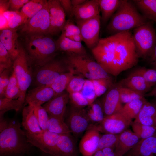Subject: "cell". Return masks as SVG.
Instances as JSON below:
<instances>
[{
	"label": "cell",
	"mask_w": 156,
	"mask_h": 156,
	"mask_svg": "<svg viewBox=\"0 0 156 156\" xmlns=\"http://www.w3.org/2000/svg\"><path fill=\"white\" fill-rule=\"evenodd\" d=\"M29 59L24 48L20 44L19 53L14 61L12 68L17 79L21 95L18 99L24 103L26 91L32 80V73L29 64Z\"/></svg>",
	"instance_id": "52a82bcc"
},
{
	"label": "cell",
	"mask_w": 156,
	"mask_h": 156,
	"mask_svg": "<svg viewBox=\"0 0 156 156\" xmlns=\"http://www.w3.org/2000/svg\"><path fill=\"white\" fill-rule=\"evenodd\" d=\"M28 141L33 146L39 149L43 153L55 156H60L57 148L59 135L43 130L35 134L25 131Z\"/></svg>",
	"instance_id": "30bf717a"
},
{
	"label": "cell",
	"mask_w": 156,
	"mask_h": 156,
	"mask_svg": "<svg viewBox=\"0 0 156 156\" xmlns=\"http://www.w3.org/2000/svg\"><path fill=\"white\" fill-rule=\"evenodd\" d=\"M154 126L156 127V115L154 119Z\"/></svg>",
	"instance_id": "94428289"
},
{
	"label": "cell",
	"mask_w": 156,
	"mask_h": 156,
	"mask_svg": "<svg viewBox=\"0 0 156 156\" xmlns=\"http://www.w3.org/2000/svg\"><path fill=\"white\" fill-rule=\"evenodd\" d=\"M147 59H148L151 64L156 62V42L152 51Z\"/></svg>",
	"instance_id": "f5cc1de1"
},
{
	"label": "cell",
	"mask_w": 156,
	"mask_h": 156,
	"mask_svg": "<svg viewBox=\"0 0 156 156\" xmlns=\"http://www.w3.org/2000/svg\"><path fill=\"white\" fill-rule=\"evenodd\" d=\"M13 61L6 49L0 42V73L6 69L11 68Z\"/></svg>",
	"instance_id": "7bdbcfd3"
},
{
	"label": "cell",
	"mask_w": 156,
	"mask_h": 156,
	"mask_svg": "<svg viewBox=\"0 0 156 156\" xmlns=\"http://www.w3.org/2000/svg\"><path fill=\"white\" fill-rule=\"evenodd\" d=\"M21 95L18 81L15 74L13 71L5 90V97L12 99H18L20 97Z\"/></svg>",
	"instance_id": "d590c367"
},
{
	"label": "cell",
	"mask_w": 156,
	"mask_h": 156,
	"mask_svg": "<svg viewBox=\"0 0 156 156\" xmlns=\"http://www.w3.org/2000/svg\"><path fill=\"white\" fill-rule=\"evenodd\" d=\"M86 79L83 77L78 75H74L69 82L66 89L68 94L80 92Z\"/></svg>",
	"instance_id": "ee69618b"
},
{
	"label": "cell",
	"mask_w": 156,
	"mask_h": 156,
	"mask_svg": "<svg viewBox=\"0 0 156 156\" xmlns=\"http://www.w3.org/2000/svg\"><path fill=\"white\" fill-rule=\"evenodd\" d=\"M74 75L70 71L64 73L60 75L50 86L55 93V96L64 92Z\"/></svg>",
	"instance_id": "e575fe53"
},
{
	"label": "cell",
	"mask_w": 156,
	"mask_h": 156,
	"mask_svg": "<svg viewBox=\"0 0 156 156\" xmlns=\"http://www.w3.org/2000/svg\"><path fill=\"white\" fill-rule=\"evenodd\" d=\"M92 156H105V155L102 150H98Z\"/></svg>",
	"instance_id": "6f0895ef"
},
{
	"label": "cell",
	"mask_w": 156,
	"mask_h": 156,
	"mask_svg": "<svg viewBox=\"0 0 156 156\" xmlns=\"http://www.w3.org/2000/svg\"><path fill=\"white\" fill-rule=\"evenodd\" d=\"M22 125L25 131L35 134L42 131L34 113V107L30 105L23 107L22 112Z\"/></svg>",
	"instance_id": "cb8c5ba5"
},
{
	"label": "cell",
	"mask_w": 156,
	"mask_h": 156,
	"mask_svg": "<svg viewBox=\"0 0 156 156\" xmlns=\"http://www.w3.org/2000/svg\"><path fill=\"white\" fill-rule=\"evenodd\" d=\"M32 146L18 122L0 120V156H25L31 153Z\"/></svg>",
	"instance_id": "7a4b0ae2"
},
{
	"label": "cell",
	"mask_w": 156,
	"mask_h": 156,
	"mask_svg": "<svg viewBox=\"0 0 156 156\" xmlns=\"http://www.w3.org/2000/svg\"><path fill=\"white\" fill-rule=\"evenodd\" d=\"M133 38L136 51L139 57L147 58L156 42V34L150 22L134 29Z\"/></svg>",
	"instance_id": "8992f818"
},
{
	"label": "cell",
	"mask_w": 156,
	"mask_h": 156,
	"mask_svg": "<svg viewBox=\"0 0 156 156\" xmlns=\"http://www.w3.org/2000/svg\"><path fill=\"white\" fill-rule=\"evenodd\" d=\"M67 121L71 133L77 137L93 125L88 116L86 110L83 108L73 106L71 107Z\"/></svg>",
	"instance_id": "4fadbf2b"
},
{
	"label": "cell",
	"mask_w": 156,
	"mask_h": 156,
	"mask_svg": "<svg viewBox=\"0 0 156 156\" xmlns=\"http://www.w3.org/2000/svg\"><path fill=\"white\" fill-rule=\"evenodd\" d=\"M43 155L41 156H55L53 155L49 154L43 153Z\"/></svg>",
	"instance_id": "91938a15"
},
{
	"label": "cell",
	"mask_w": 156,
	"mask_h": 156,
	"mask_svg": "<svg viewBox=\"0 0 156 156\" xmlns=\"http://www.w3.org/2000/svg\"><path fill=\"white\" fill-rule=\"evenodd\" d=\"M120 91L122 103L126 104L135 100L145 97L144 94L122 87L120 85Z\"/></svg>",
	"instance_id": "f35d334b"
},
{
	"label": "cell",
	"mask_w": 156,
	"mask_h": 156,
	"mask_svg": "<svg viewBox=\"0 0 156 156\" xmlns=\"http://www.w3.org/2000/svg\"><path fill=\"white\" fill-rule=\"evenodd\" d=\"M65 62L69 71L74 75L91 80L110 77L99 64L87 54H68Z\"/></svg>",
	"instance_id": "5b68a950"
},
{
	"label": "cell",
	"mask_w": 156,
	"mask_h": 156,
	"mask_svg": "<svg viewBox=\"0 0 156 156\" xmlns=\"http://www.w3.org/2000/svg\"><path fill=\"white\" fill-rule=\"evenodd\" d=\"M34 113L41 129L43 131L47 130L49 118L47 112L43 106L40 105L34 107Z\"/></svg>",
	"instance_id": "7dc6e473"
},
{
	"label": "cell",
	"mask_w": 156,
	"mask_h": 156,
	"mask_svg": "<svg viewBox=\"0 0 156 156\" xmlns=\"http://www.w3.org/2000/svg\"><path fill=\"white\" fill-rule=\"evenodd\" d=\"M133 131L140 139L151 137L156 133V127L133 122L131 125Z\"/></svg>",
	"instance_id": "8d00e7d4"
},
{
	"label": "cell",
	"mask_w": 156,
	"mask_h": 156,
	"mask_svg": "<svg viewBox=\"0 0 156 156\" xmlns=\"http://www.w3.org/2000/svg\"><path fill=\"white\" fill-rule=\"evenodd\" d=\"M146 19L140 14L131 1L122 0L106 29L114 34L128 31L145 24Z\"/></svg>",
	"instance_id": "277c9868"
},
{
	"label": "cell",
	"mask_w": 156,
	"mask_h": 156,
	"mask_svg": "<svg viewBox=\"0 0 156 156\" xmlns=\"http://www.w3.org/2000/svg\"><path fill=\"white\" fill-rule=\"evenodd\" d=\"M125 155V156L156 155V133L149 137L140 139Z\"/></svg>",
	"instance_id": "d6986e66"
},
{
	"label": "cell",
	"mask_w": 156,
	"mask_h": 156,
	"mask_svg": "<svg viewBox=\"0 0 156 156\" xmlns=\"http://www.w3.org/2000/svg\"><path fill=\"white\" fill-rule=\"evenodd\" d=\"M154 104L155 105H156V99L154 101V102H153Z\"/></svg>",
	"instance_id": "6125c7cd"
},
{
	"label": "cell",
	"mask_w": 156,
	"mask_h": 156,
	"mask_svg": "<svg viewBox=\"0 0 156 156\" xmlns=\"http://www.w3.org/2000/svg\"><path fill=\"white\" fill-rule=\"evenodd\" d=\"M132 1L145 18L156 22V0H135Z\"/></svg>",
	"instance_id": "f1b7e54d"
},
{
	"label": "cell",
	"mask_w": 156,
	"mask_h": 156,
	"mask_svg": "<svg viewBox=\"0 0 156 156\" xmlns=\"http://www.w3.org/2000/svg\"><path fill=\"white\" fill-rule=\"evenodd\" d=\"M47 1L46 0H30L21 9L20 12L27 20L42 9Z\"/></svg>",
	"instance_id": "1f68e13d"
},
{
	"label": "cell",
	"mask_w": 156,
	"mask_h": 156,
	"mask_svg": "<svg viewBox=\"0 0 156 156\" xmlns=\"http://www.w3.org/2000/svg\"><path fill=\"white\" fill-rule=\"evenodd\" d=\"M122 0H98L101 16V20L106 23L112 16L120 6Z\"/></svg>",
	"instance_id": "83f0119b"
},
{
	"label": "cell",
	"mask_w": 156,
	"mask_h": 156,
	"mask_svg": "<svg viewBox=\"0 0 156 156\" xmlns=\"http://www.w3.org/2000/svg\"><path fill=\"white\" fill-rule=\"evenodd\" d=\"M50 26L48 1L42 9L23 24L20 31L25 36L33 34H49Z\"/></svg>",
	"instance_id": "9c48e42d"
},
{
	"label": "cell",
	"mask_w": 156,
	"mask_h": 156,
	"mask_svg": "<svg viewBox=\"0 0 156 156\" xmlns=\"http://www.w3.org/2000/svg\"><path fill=\"white\" fill-rule=\"evenodd\" d=\"M153 67V68L156 70V62L153 63L151 64Z\"/></svg>",
	"instance_id": "680465c9"
},
{
	"label": "cell",
	"mask_w": 156,
	"mask_h": 156,
	"mask_svg": "<svg viewBox=\"0 0 156 156\" xmlns=\"http://www.w3.org/2000/svg\"><path fill=\"white\" fill-rule=\"evenodd\" d=\"M51 36L41 34L25 36V50L28 57L38 67L52 61L58 50L56 41Z\"/></svg>",
	"instance_id": "3957f363"
},
{
	"label": "cell",
	"mask_w": 156,
	"mask_h": 156,
	"mask_svg": "<svg viewBox=\"0 0 156 156\" xmlns=\"http://www.w3.org/2000/svg\"><path fill=\"white\" fill-rule=\"evenodd\" d=\"M132 122L123 110L105 117L102 123L96 127L99 131L118 134L128 129Z\"/></svg>",
	"instance_id": "8fae6325"
},
{
	"label": "cell",
	"mask_w": 156,
	"mask_h": 156,
	"mask_svg": "<svg viewBox=\"0 0 156 156\" xmlns=\"http://www.w3.org/2000/svg\"><path fill=\"white\" fill-rule=\"evenodd\" d=\"M147 101L145 97L135 100L125 104L123 106V110L131 119H135Z\"/></svg>",
	"instance_id": "74e56055"
},
{
	"label": "cell",
	"mask_w": 156,
	"mask_h": 156,
	"mask_svg": "<svg viewBox=\"0 0 156 156\" xmlns=\"http://www.w3.org/2000/svg\"><path fill=\"white\" fill-rule=\"evenodd\" d=\"M120 88L119 83L113 84L103 99L101 104L105 117L123 110Z\"/></svg>",
	"instance_id": "5bb4252c"
},
{
	"label": "cell",
	"mask_w": 156,
	"mask_h": 156,
	"mask_svg": "<svg viewBox=\"0 0 156 156\" xmlns=\"http://www.w3.org/2000/svg\"><path fill=\"white\" fill-rule=\"evenodd\" d=\"M119 134L105 133L101 135L99 144L98 150L107 147L112 148L115 149L117 143Z\"/></svg>",
	"instance_id": "60d3db41"
},
{
	"label": "cell",
	"mask_w": 156,
	"mask_h": 156,
	"mask_svg": "<svg viewBox=\"0 0 156 156\" xmlns=\"http://www.w3.org/2000/svg\"><path fill=\"white\" fill-rule=\"evenodd\" d=\"M61 34L70 39L74 36L81 35L79 27L70 19L66 21Z\"/></svg>",
	"instance_id": "bcb514c9"
},
{
	"label": "cell",
	"mask_w": 156,
	"mask_h": 156,
	"mask_svg": "<svg viewBox=\"0 0 156 156\" xmlns=\"http://www.w3.org/2000/svg\"><path fill=\"white\" fill-rule=\"evenodd\" d=\"M50 26L49 35H56L61 31L66 21V14L59 0H48Z\"/></svg>",
	"instance_id": "9a60e30c"
},
{
	"label": "cell",
	"mask_w": 156,
	"mask_h": 156,
	"mask_svg": "<svg viewBox=\"0 0 156 156\" xmlns=\"http://www.w3.org/2000/svg\"><path fill=\"white\" fill-rule=\"evenodd\" d=\"M16 29L7 28L0 31V42L6 49L14 61L19 53L20 44Z\"/></svg>",
	"instance_id": "ffe728a7"
},
{
	"label": "cell",
	"mask_w": 156,
	"mask_h": 156,
	"mask_svg": "<svg viewBox=\"0 0 156 156\" xmlns=\"http://www.w3.org/2000/svg\"><path fill=\"white\" fill-rule=\"evenodd\" d=\"M118 83L122 87L145 94L149 92L153 86L148 83L141 76L132 72Z\"/></svg>",
	"instance_id": "603a6c76"
},
{
	"label": "cell",
	"mask_w": 156,
	"mask_h": 156,
	"mask_svg": "<svg viewBox=\"0 0 156 156\" xmlns=\"http://www.w3.org/2000/svg\"><path fill=\"white\" fill-rule=\"evenodd\" d=\"M0 12L3 14L8 21V28H16L26 22L27 20L20 11L5 10L0 8Z\"/></svg>",
	"instance_id": "4dcf8cb0"
},
{
	"label": "cell",
	"mask_w": 156,
	"mask_h": 156,
	"mask_svg": "<svg viewBox=\"0 0 156 156\" xmlns=\"http://www.w3.org/2000/svg\"><path fill=\"white\" fill-rule=\"evenodd\" d=\"M69 100V94L63 92L47 102L43 107L49 115L63 118Z\"/></svg>",
	"instance_id": "44dd1931"
},
{
	"label": "cell",
	"mask_w": 156,
	"mask_h": 156,
	"mask_svg": "<svg viewBox=\"0 0 156 156\" xmlns=\"http://www.w3.org/2000/svg\"><path fill=\"white\" fill-rule=\"evenodd\" d=\"M29 0H10L8 1L9 8L11 11H18L20 8L27 3Z\"/></svg>",
	"instance_id": "816d5d0a"
},
{
	"label": "cell",
	"mask_w": 156,
	"mask_h": 156,
	"mask_svg": "<svg viewBox=\"0 0 156 156\" xmlns=\"http://www.w3.org/2000/svg\"><path fill=\"white\" fill-rule=\"evenodd\" d=\"M132 72L142 77L149 83L153 86L156 84V70L140 67L134 70Z\"/></svg>",
	"instance_id": "b9f144b4"
},
{
	"label": "cell",
	"mask_w": 156,
	"mask_h": 156,
	"mask_svg": "<svg viewBox=\"0 0 156 156\" xmlns=\"http://www.w3.org/2000/svg\"><path fill=\"white\" fill-rule=\"evenodd\" d=\"M156 115V105L153 103L147 101L143 104L134 122L154 126V119Z\"/></svg>",
	"instance_id": "484cf974"
},
{
	"label": "cell",
	"mask_w": 156,
	"mask_h": 156,
	"mask_svg": "<svg viewBox=\"0 0 156 156\" xmlns=\"http://www.w3.org/2000/svg\"><path fill=\"white\" fill-rule=\"evenodd\" d=\"M57 145L60 156H76L75 144L70 134L60 135Z\"/></svg>",
	"instance_id": "4316f807"
},
{
	"label": "cell",
	"mask_w": 156,
	"mask_h": 156,
	"mask_svg": "<svg viewBox=\"0 0 156 156\" xmlns=\"http://www.w3.org/2000/svg\"><path fill=\"white\" fill-rule=\"evenodd\" d=\"M140 139L131 130L127 129L119 134L114 149L116 156H124Z\"/></svg>",
	"instance_id": "7402d4cb"
},
{
	"label": "cell",
	"mask_w": 156,
	"mask_h": 156,
	"mask_svg": "<svg viewBox=\"0 0 156 156\" xmlns=\"http://www.w3.org/2000/svg\"><path fill=\"white\" fill-rule=\"evenodd\" d=\"M58 50L66 52L67 54H87L81 43L72 40L61 34L56 41Z\"/></svg>",
	"instance_id": "d4e9b609"
},
{
	"label": "cell",
	"mask_w": 156,
	"mask_h": 156,
	"mask_svg": "<svg viewBox=\"0 0 156 156\" xmlns=\"http://www.w3.org/2000/svg\"><path fill=\"white\" fill-rule=\"evenodd\" d=\"M69 71L65 64L52 60L39 67L34 74L35 83L37 86H50L61 75Z\"/></svg>",
	"instance_id": "ba28073f"
},
{
	"label": "cell",
	"mask_w": 156,
	"mask_h": 156,
	"mask_svg": "<svg viewBox=\"0 0 156 156\" xmlns=\"http://www.w3.org/2000/svg\"><path fill=\"white\" fill-rule=\"evenodd\" d=\"M99 132L95 125L86 131L79 144V150L83 156H92L98 150L101 136Z\"/></svg>",
	"instance_id": "2e32d148"
},
{
	"label": "cell",
	"mask_w": 156,
	"mask_h": 156,
	"mask_svg": "<svg viewBox=\"0 0 156 156\" xmlns=\"http://www.w3.org/2000/svg\"><path fill=\"white\" fill-rule=\"evenodd\" d=\"M80 92L88 100L90 105L96 99L94 85L92 80L86 79Z\"/></svg>",
	"instance_id": "f6af8a7d"
},
{
	"label": "cell",
	"mask_w": 156,
	"mask_h": 156,
	"mask_svg": "<svg viewBox=\"0 0 156 156\" xmlns=\"http://www.w3.org/2000/svg\"><path fill=\"white\" fill-rule=\"evenodd\" d=\"M10 69H6L0 73V98L5 97V90L10 76Z\"/></svg>",
	"instance_id": "681fc988"
},
{
	"label": "cell",
	"mask_w": 156,
	"mask_h": 156,
	"mask_svg": "<svg viewBox=\"0 0 156 156\" xmlns=\"http://www.w3.org/2000/svg\"><path fill=\"white\" fill-rule=\"evenodd\" d=\"M47 130L59 135L70 134L71 132L63 118L49 115L47 126Z\"/></svg>",
	"instance_id": "f546056e"
},
{
	"label": "cell",
	"mask_w": 156,
	"mask_h": 156,
	"mask_svg": "<svg viewBox=\"0 0 156 156\" xmlns=\"http://www.w3.org/2000/svg\"><path fill=\"white\" fill-rule=\"evenodd\" d=\"M101 20L99 15L87 20L75 21L80 29L83 42L91 50L97 45L100 39Z\"/></svg>",
	"instance_id": "7c38bea8"
},
{
	"label": "cell",
	"mask_w": 156,
	"mask_h": 156,
	"mask_svg": "<svg viewBox=\"0 0 156 156\" xmlns=\"http://www.w3.org/2000/svg\"><path fill=\"white\" fill-rule=\"evenodd\" d=\"M66 15H67L70 19H72L73 9L70 0H59Z\"/></svg>",
	"instance_id": "f907efd6"
},
{
	"label": "cell",
	"mask_w": 156,
	"mask_h": 156,
	"mask_svg": "<svg viewBox=\"0 0 156 156\" xmlns=\"http://www.w3.org/2000/svg\"><path fill=\"white\" fill-rule=\"evenodd\" d=\"M73 7L79 6L84 3L86 0H71Z\"/></svg>",
	"instance_id": "9f6ffc18"
},
{
	"label": "cell",
	"mask_w": 156,
	"mask_h": 156,
	"mask_svg": "<svg viewBox=\"0 0 156 156\" xmlns=\"http://www.w3.org/2000/svg\"><path fill=\"white\" fill-rule=\"evenodd\" d=\"M55 96V93L50 86H41L29 91L25 100L29 105L34 107L47 102Z\"/></svg>",
	"instance_id": "e0dca14e"
},
{
	"label": "cell",
	"mask_w": 156,
	"mask_h": 156,
	"mask_svg": "<svg viewBox=\"0 0 156 156\" xmlns=\"http://www.w3.org/2000/svg\"><path fill=\"white\" fill-rule=\"evenodd\" d=\"M88 106V108L86 111L91 122L93 125V123L99 125L101 123L105 116L101 103L98 101H94Z\"/></svg>",
	"instance_id": "d6a6232c"
},
{
	"label": "cell",
	"mask_w": 156,
	"mask_h": 156,
	"mask_svg": "<svg viewBox=\"0 0 156 156\" xmlns=\"http://www.w3.org/2000/svg\"><path fill=\"white\" fill-rule=\"evenodd\" d=\"M91 50L96 61L115 76L135 66L138 61L133 34L129 31L100 39Z\"/></svg>",
	"instance_id": "6da1fadb"
},
{
	"label": "cell",
	"mask_w": 156,
	"mask_h": 156,
	"mask_svg": "<svg viewBox=\"0 0 156 156\" xmlns=\"http://www.w3.org/2000/svg\"><path fill=\"white\" fill-rule=\"evenodd\" d=\"M92 80L94 88L96 98L104 94L113 84L110 77Z\"/></svg>",
	"instance_id": "ab89813d"
},
{
	"label": "cell",
	"mask_w": 156,
	"mask_h": 156,
	"mask_svg": "<svg viewBox=\"0 0 156 156\" xmlns=\"http://www.w3.org/2000/svg\"><path fill=\"white\" fill-rule=\"evenodd\" d=\"M23 105L18 99L0 98V120L4 118V115L7 112L12 110L18 111L23 108Z\"/></svg>",
	"instance_id": "836d02e7"
},
{
	"label": "cell",
	"mask_w": 156,
	"mask_h": 156,
	"mask_svg": "<svg viewBox=\"0 0 156 156\" xmlns=\"http://www.w3.org/2000/svg\"><path fill=\"white\" fill-rule=\"evenodd\" d=\"M69 97L72 106L78 108H83L90 105L88 101L80 92L69 94Z\"/></svg>",
	"instance_id": "c3c4849f"
},
{
	"label": "cell",
	"mask_w": 156,
	"mask_h": 156,
	"mask_svg": "<svg viewBox=\"0 0 156 156\" xmlns=\"http://www.w3.org/2000/svg\"><path fill=\"white\" fill-rule=\"evenodd\" d=\"M144 96H154L156 98V84L152 90L145 94Z\"/></svg>",
	"instance_id": "11a10c76"
},
{
	"label": "cell",
	"mask_w": 156,
	"mask_h": 156,
	"mask_svg": "<svg viewBox=\"0 0 156 156\" xmlns=\"http://www.w3.org/2000/svg\"><path fill=\"white\" fill-rule=\"evenodd\" d=\"M101 150L102 151L105 156H116L114 149L112 148H105Z\"/></svg>",
	"instance_id": "db71d44e"
},
{
	"label": "cell",
	"mask_w": 156,
	"mask_h": 156,
	"mask_svg": "<svg viewBox=\"0 0 156 156\" xmlns=\"http://www.w3.org/2000/svg\"><path fill=\"white\" fill-rule=\"evenodd\" d=\"M98 0H87L79 6L73 7L72 18L75 21L89 19L100 15Z\"/></svg>",
	"instance_id": "ac0fdd59"
}]
</instances>
